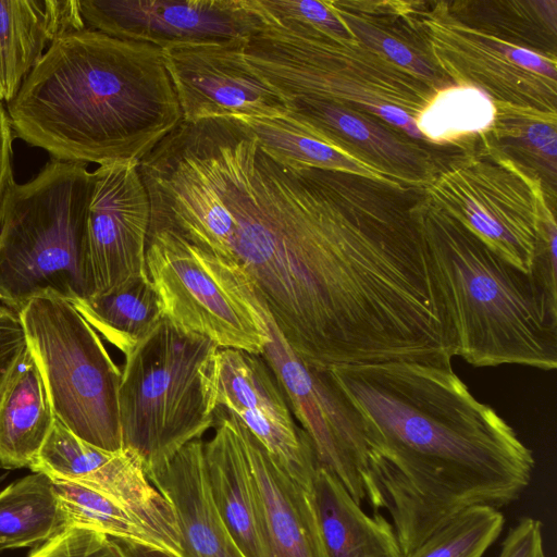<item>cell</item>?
Returning <instances> with one entry per match:
<instances>
[{
  "label": "cell",
  "mask_w": 557,
  "mask_h": 557,
  "mask_svg": "<svg viewBox=\"0 0 557 557\" xmlns=\"http://www.w3.org/2000/svg\"><path fill=\"white\" fill-rule=\"evenodd\" d=\"M327 370L371 428L368 504L388 512L404 556L467 508L500 509L531 483L532 450L453 369Z\"/></svg>",
  "instance_id": "obj_2"
},
{
  "label": "cell",
  "mask_w": 557,
  "mask_h": 557,
  "mask_svg": "<svg viewBox=\"0 0 557 557\" xmlns=\"http://www.w3.org/2000/svg\"><path fill=\"white\" fill-rule=\"evenodd\" d=\"M146 269L162 318L218 348L262 355L271 341L268 311L244 268L161 228L149 231Z\"/></svg>",
  "instance_id": "obj_9"
},
{
  "label": "cell",
  "mask_w": 557,
  "mask_h": 557,
  "mask_svg": "<svg viewBox=\"0 0 557 557\" xmlns=\"http://www.w3.org/2000/svg\"><path fill=\"white\" fill-rule=\"evenodd\" d=\"M213 198L206 248L235 260L304 364L345 363L387 299V255L315 169L289 168L253 140L201 170Z\"/></svg>",
  "instance_id": "obj_1"
},
{
  "label": "cell",
  "mask_w": 557,
  "mask_h": 557,
  "mask_svg": "<svg viewBox=\"0 0 557 557\" xmlns=\"http://www.w3.org/2000/svg\"><path fill=\"white\" fill-rule=\"evenodd\" d=\"M264 11L277 20L304 22L344 38H355L326 1L259 0Z\"/></svg>",
  "instance_id": "obj_32"
},
{
  "label": "cell",
  "mask_w": 557,
  "mask_h": 557,
  "mask_svg": "<svg viewBox=\"0 0 557 557\" xmlns=\"http://www.w3.org/2000/svg\"><path fill=\"white\" fill-rule=\"evenodd\" d=\"M216 348L162 319L125 356L119 388L122 446L139 457L148 480L214 426L199 369Z\"/></svg>",
  "instance_id": "obj_7"
},
{
  "label": "cell",
  "mask_w": 557,
  "mask_h": 557,
  "mask_svg": "<svg viewBox=\"0 0 557 557\" xmlns=\"http://www.w3.org/2000/svg\"><path fill=\"white\" fill-rule=\"evenodd\" d=\"M276 161L294 169L342 172L404 190L418 184L397 176L352 150L327 141L309 126L290 117H237Z\"/></svg>",
  "instance_id": "obj_21"
},
{
  "label": "cell",
  "mask_w": 557,
  "mask_h": 557,
  "mask_svg": "<svg viewBox=\"0 0 557 557\" xmlns=\"http://www.w3.org/2000/svg\"><path fill=\"white\" fill-rule=\"evenodd\" d=\"M428 199L515 268L531 273L555 220L535 176L496 147L458 158L426 182Z\"/></svg>",
  "instance_id": "obj_10"
},
{
  "label": "cell",
  "mask_w": 557,
  "mask_h": 557,
  "mask_svg": "<svg viewBox=\"0 0 557 557\" xmlns=\"http://www.w3.org/2000/svg\"><path fill=\"white\" fill-rule=\"evenodd\" d=\"M54 420L44 380L27 349L0 404V466L29 468Z\"/></svg>",
  "instance_id": "obj_24"
},
{
  "label": "cell",
  "mask_w": 557,
  "mask_h": 557,
  "mask_svg": "<svg viewBox=\"0 0 557 557\" xmlns=\"http://www.w3.org/2000/svg\"><path fill=\"white\" fill-rule=\"evenodd\" d=\"M505 516L490 506H473L454 517L404 557H483L498 540Z\"/></svg>",
  "instance_id": "obj_29"
},
{
  "label": "cell",
  "mask_w": 557,
  "mask_h": 557,
  "mask_svg": "<svg viewBox=\"0 0 557 557\" xmlns=\"http://www.w3.org/2000/svg\"><path fill=\"white\" fill-rule=\"evenodd\" d=\"M495 115V104L484 90L455 84L438 89L413 119L422 137L444 144L487 132Z\"/></svg>",
  "instance_id": "obj_27"
},
{
  "label": "cell",
  "mask_w": 557,
  "mask_h": 557,
  "mask_svg": "<svg viewBox=\"0 0 557 557\" xmlns=\"http://www.w3.org/2000/svg\"><path fill=\"white\" fill-rule=\"evenodd\" d=\"M16 312L55 418L89 444L122 449V372L99 334L69 300L50 292Z\"/></svg>",
  "instance_id": "obj_8"
},
{
  "label": "cell",
  "mask_w": 557,
  "mask_h": 557,
  "mask_svg": "<svg viewBox=\"0 0 557 557\" xmlns=\"http://www.w3.org/2000/svg\"><path fill=\"white\" fill-rule=\"evenodd\" d=\"M240 434L264 511L272 557H329L314 478L292 476L242 422Z\"/></svg>",
  "instance_id": "obj_18"
},
{
  "label": "cell",
  "mask_w": 557,
  "mask_h": 557,
  "mask_svg": "<svg viewBox=\"0 0 557 557\" xmlns=\"http://www.w3.org/2000/svg\"><path fill=\"white\" fill-rule=\"evenodd\" d=\"M107 342L127 356L163 319L148 273L71 302Z\"/></svg>",
  "instance_id": "obj_25"
},
{
  "label": "cell",
  "mask_w": 557,
  "mask_h": 557,
  "mask_svg": "<svg viewBox=\"0 0 557 557\" xmlns=\"http://www.w3.org/2000/svg\"><path fill=\"white\" fill-rule=\"evenodd\" d=\"M314 494L329 557H404L391 521L368 515L325 467L317 463Z\"/></svg>",
  "instance_id": "obj_22"
},
{
  "label": "cell",
  "mask_w": 557,
  "mask_h": 557,
  "mask_svg": "<svg viewBox=\"0 0 557 557\" xmlns=\"http://www.w3.org/2000/svg\"><path fill=\"white\" fill-rule=\"evenodd\" d=\"M214 434L203 442L210 492L234 543L244 557H272L265 516L240 434L231 412H213Z\"/></svg>",
  "instance_id": "obj_17"
},
{
  "label": "cell",
  "mask_w": 557,
  "mask_h": 557,
  "mask_svg": "<svg viewBox=\"0 0 557 557\" xmlns=\"http://www.w3.org/2000/svg\"><path fill=\"white\" fill-rule=\"evenodd\" d=\"M94 187L86 164L51 159L32 180L15 181L0 206V296L17 311L53 293L88 296L87 224Z\"/></svg>",
  "instance_id": "obj_6"
},
{
  "label": "cell",
  "mask_w": 557,
  "mask_h": 557,
  "mask_svg": "<svg viewBox=\"0 0 557 557\" xmlns=\"http://www.w3.org/2000/svg\"><path fill=\"white\" fill-rule=\"evenodd\" d=\"M52 480L67 527L87 528L115 540L166 552L163 543L150 530L110 497L75 482Z\"/></svg>",
  "instance_id": "obj_28"
},
{
  "label": "cell",
  "mask_w": 557,
  "mask_h": 557,
  "mask_svg": "<svg viewBox=\"0 0 557 557\" xmlns=\"http://www.w3.org/2000/svg\"><path fill=\"white\" fill-rule=\"evenodd\" d=\"M497 557H546L543 523L530 516L520 518L508 529Z\"/></svg>",
  "instance_id": "obj_34"
},
{
  "label": "cell",
  "mask_w": 557,
  "mask_h": 557,
  "mask_svg": "<svg viewBox=\"0 0 557 557\" xmlns=\"http://www.w3.org/2000/svg\"><path fill=\"white\" fill-rule=\"evenodd\" d=\"M261 10L263 23L245 41L243 54L285 98L321 100L370 113L414 139L423 138L413 117L438 88L356 38L277 20Z\"/></svg>",
  "instance_id": "obj_5"
},
{
  "label": "cell",
  "mask_w": 557,
  "mask_h": 557,
  "mask_svg": "<svg viewBox=\"0 0 557 557\" xmlns=\"http://www.w3.org/2000/svg\"><path fill=\"white\" fill-rule=\"evenodd\" d=\"M245 41L237 39L162 49L184 122L289 114L290 101L245 60Z\"/></svg>",
  "instance_id": "obj_14"
},
{
  "label": "cell",
  "mask_w": 557,
  "mask_h": 557,
  "mask_svg": "<svg viewBox=\"0 0 557 557\" xmlns=\"http://www.w3.org/2000/svg\"><path fill=\"white\" fill-rule=\"evenodd\" d=\"M26 352L27 342L17 312L0 306V404Z\"/></svg>",
  "instance_id": "obj_33"
},
{
  "label": "cell",
  "mask_w": 557,
  "mask_h": 557,
  "mask_svg": "<svg viewBox=\"0 0 557 557\" xmlns=\"http://www.w3.org/2000/svg\"><path fill=\"white\" fill-rule=\"evenodd\" d=\"M115 541L122 548L125 557H177L169 552L152 546L120 540Z\"/></svg>",
  "instance_id": "obj_36"
},
{
  "label": "cell",
  "mask_w": 557,
  "mask_h": 557,
  "mask_svg": "<svg viewBox=\"0 0 557 557\" xmlns=\"http://www.w3.org/2000/svg\"><path fill=\"white\" fill-rule=\"evenodd\" d=\"M14 133L7 109L0 101V206L13 177Z\"/></svg>",
  "instance_id": "obj_35"
},
{
  "label": "cell",
  "mask_w": 557,
  "mask_h": 557,
  "mask_svg": "<svg viewBox=\"0 0 557 557\" xmlns=\"http://www.w3.org/2000/svg\"><path fill=\"white\" fill-rule=\"evenodd\" d=\"M454 357L473 367H557V288L493 252L429 199L412 207Z\"/></svg>",
  "instance_id": "obj_4"
},
{
  "label": "cell",
  "mask_w": 557,
  "mask_h": 557,
  "mask_svg": "<svg viewBox=\"0 0 557 557\" xmlns=\"http://www.w3.org/2000/svg\"><path fill=\"white\" fill-rule=\"evenodd\" d=\"M52 478L33 472L0 492V552L37 547L64 528Z\"/></svg>",
  "instance_id": "obj_26"
},
{
  "label": "cell",
  "mask_w": 557,
  "mask_h": 557,
  "mask_svg": "<svg viewBox=\"0 0 557 557\" xmlns=\"http://www.w3.org/2000/svg\"><path fill=\"white\" fill-rule=\"evenodd\" d=\"M290 117L309 126L330 143L352 150V140L377 159L391 173L425 185L431 178L425 158L417 147L397 140L363 114L337 104L314 100H290Z\"/></svg>",
  "instance_id": "obj_23"
},
{
  "label": "cell",
  "mask_w": 557,
  "mask_h": 557,
  "mask_svg": "<svg viewBox=\"0 0 557 557\" xmlns=\"http://www.w3.org/2000/svg\"><path fill=\"white\" fill-rule=\"evenodd\" d=\"M28 557H125L117 542L95 530L69 525Z\"/></svg>",
  "instance_id": "obj_31"
},
{
  "label": "cell",
  "mask_w": 557,
  "mask_h": 557,
  "mask_svg": "<svg viewBox=\"0 0 557 557\" xmlns=\"http://www.w3.org/2000/svg\"><path fill=\"white\" fill-rule=\"evenodd\" d=\"M83 28L79 0H0V101L15 98L54 40Z\"/></svg>",
  "instance_id": "obj_20"
},
{
  "label": "cell",
  "mask_w": 557,
  "mask_h": 557,
  "mask_svg": "<svg viewBox=\"0 0 557 557\" xmlns=\"http://www.w3.org/2000/svg\"><path fill=\"white\" fill-rule=\"evenodd\" d=\"M271 341L261 355L288 407L310 440L318 462L333 472L352 498L369 503L371 429L327 369L307 367L286 344L268 313Z\"/></svg>",
  "instance_id": "obj_11"
},
{
  "label": "cell",
  "mask_w": 557,
  "mask_h": 557,
  "mask_svg": "<svg viewBox=\"0 0 557 557\" xmlns=\"http://www.w3.org/2000/svg\"><path fill=\"white\" fill-rule=\"evenodd\" d=\"M149 481L174 511L184 557H244L213 502L202 440L188 443Z\"/></svg>",
  "instance_id": "obj_19"
},
{
  "label": "cell",
  "mask_w": 557,
  "mask_h": 557,
  "mask_svg": "<svg viewBox=\"0 0 557 557\" xmlns=\"http://www.w3.org/2000/svg\"><path fill=\"white\" fill-rule=\"evenodd\" d=\"M7 111L51 159L98 165L139 162L183 122L162 49L88 27L51 44Z\"/></svg>",
  "instance_id": "obj_3"
},
{
  "label": "cell",
  "mask_w": 557,
  "mask_h": 557,
  "mask_svg": "<svg viewBox=\"0 0 557 557\" xmlns=\"http://www.w3.org/2000/svg\"><path fill=\"white\" fill-rule=\"evenodd\" d=\"M422 25L434 63L455 84L484 90L495 106L556 114V57L465 24L438 8Z\"/></svg>",
  "instance_id": "obj_12"
},
{
  "label": "cell",
  "mask_w": 557,
  "mask_h": 557,
  "mask_svg": "<svg viewBox=\"0 0 557 557\" xmlns=\"http://www.w3.org/2000/svg\"><path fill=\"white\" fill-rule=\"evenodd\" d=\"M0 301H1V296H0Z\"/></svg>",
  "instance_id": "obj_37"
},
{
  "label": "cell",
  "mask_w": 557,
  "mask_h": 557,
  "mask_svg": "<svg viewBox=\"0 0 557 557\" xmlns=\"http://www.w3.org/2000/svg\"><path fill=\"white\" fill-rule=\"evenodd\" d=\"M87 224L88 296L147 273L151 207L138 161H116L92 171Z\"/></svg>",
  "instance_id": "obj_15"
},
{
  "label": "cell",
  "mask_w": 557,
  "mask_h": 557,
  "mask_svg": "<svg viewBox=\"0 0 557 557\" xmlns=\"http://www.w3.org/2000/svg\"><path fill=\"white\" fill-rule=\"evenodd\" d=\"M207 412L233 413L264 446H274L296 430L292 411L261 355L216 348L199 369Z\"/></svg>",
  "instance_id": "obj_16"
},
{
  "label": "cell",
  "mask_w": 557,
  "mask_h": 557,
  "mask_svg": "<svg viewBox=\"0 0 557 557\" xmlns=\"http://www.w3.org/2000/svg\"><path fill=\"white\" fill-rule=\"evenodd\" d=\"M79 8L86 27L161 49L247 40L263 23L259 0H79Z\"/></svg>",
  "instance_id": "obj_13"
},
{
  "label": "cell",
  "mask_w": 557,
  "mask_h": 557,
  "mask_svg": "<svg viewBox=\"0 0 557 557\" xmlns=\"http://www.w3.org/2000/svg\"><path fill=\"white\" fill-rule=\"evenodd\" d=\"M326 3L356 39L436 88L446 87L432 63L399 38L385 33L361 14H354L342 1H326Z\"/></svg>",
  "instance_id": "obj_30"
}]
</instances>
